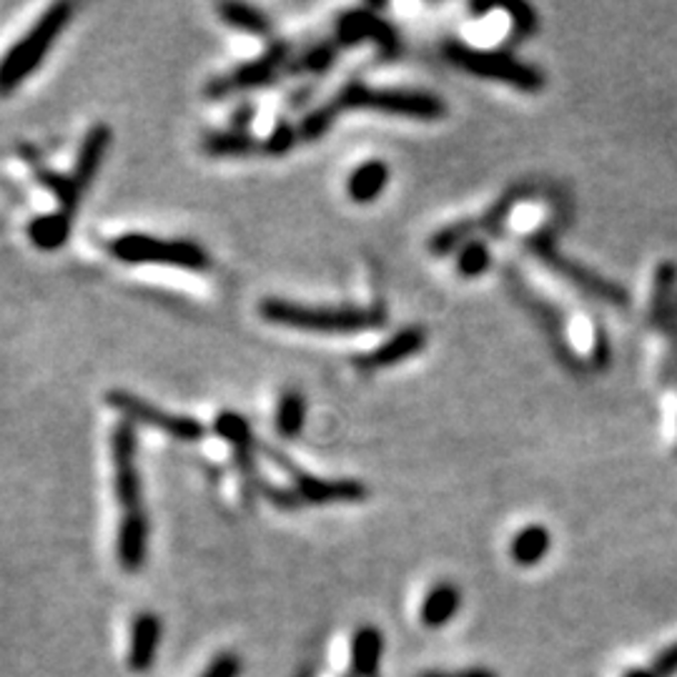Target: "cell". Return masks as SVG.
Wrapping results in <instances>:
<instances>
[{
	"label": "cell",
	"instance_id": "d6986e66",
	"mask_svg": "<svg viewBox=\"0 0 677 677\" xmlns=\"http://www.w3.org/2000/svg\"><path fill=\"white\" fill-rule=\"evenodd\" d=\"M221 16L226 23L239 28V31H247V33H267L269 31V21L257 11V8L226 3V6H221Z\"/></svg>",
	"mask_w": 677,
	"mask_h": 677
},
{
	"label": "cell",
	"instance_id": "f546056e",
	"mask_svg": "<svg viewBox=\"0 0 677 677\" xmlns=\"http://www.w3.org/2000/svg\"><path fill=\"white\" fill-rule=\"evenodd\" d=\"M625 677H657L653 670H630Z\"/></svg>",
	"mask_w": 677,
	"mask_h": 677
},
{
	"label": "cell",
	"instance_id": "d4e9b609",
	"mask_svg": "<svg viewBox=\"0 0 677 677\" xmlns=\"http://www.w3.org/2000/svg\"><path fill=\"white\" fill-rule=\"evenodd\" d=\"M650 670L657 677H673V675H677V643L670 645V647H665V650L655 657Z\"/></svg>",
	"mask_w": 677,
	"mask_h": 677
},
{
	"label": "cell",
	"instance_id": "e0dca14e",
	"mask_svg": "<svg viewBox=\"0 0 677 677\" xmlns=\"http://www.w3.org/2000/svg\"><path fill=\"white\" fill-rule=\"evenodd\" d=\"M387 166L379 163V161H371V163H365L361 169L355 171V176L349 179V193L351 199L359 201V203H367L375 199V196L385 189L387 183Z\"/></svg>",
	"mask_w": 677,
	"mask_h": 677
},
{
	"label": "cell",
	"instance_id": "4fadbf2b",
	"mask_svg": "<svg viewBox=\"0 0 677 677\" xmlns=\"http://www.w3.org/2000/svg\"><path fill=\"white\" fill-rule=\"evenodd\" d=\"M459 605H462V595H459L457 587L451 583H439L421 605V625L429 627V630H439V627L451 623V617L459 613Z\"/></svg>",
	"mask_w": 677,
	"mask_h": 677
},
{
	"label": "cell",
	"instance_id": "52a82bcc",
	"mask_svg": "<svg viewBox=\"0 0 677 677\" xmlns=\"http://www.w3.org/2000/svg\"><path fill=\"white\" fill-rule=\"evenodd\" d=\"M269 455L277 459L283 469H289L293 479H297L299 499H309L313 505H329V502H357V499L367 497V487H361L359 482H323V479L299 472V469L293 467L287 457H281L279 451L269 449Z\"/></svg>",
	"mask_w": 677,
	"mask_h": 677
},
{
	"label": "cell",
	"instance_id": "7402d4cb",
	"mask_svg": "<svg viewBox=\"0 0 677 677\" xmlns=\"http://www.w3.org/2000/svg\"><path fill=\"white\" fill-rule=\"evenodd\" d=\"M36 173H38V179H41V183L48 186V189L58 196V201H61V211L71 216L78 203V196H81V189H78L76 181L66 179V176H58L48 169H36Z\"/></svg>",
	"mask_w": 677,
	"mask_h": 677
},
{
	"label": "cell",
	"instance_id": "7a4b0ae2",
	"mask_svg": "<svg viewBox=\"0 0 677 677\" xmlns=\"http://www.w3.org/2000/svg\"><path fill=\"white\" fill-rule=\"evenodd\" d=\"M108 249L116 259L123 263H159V267H176L189 271H203L211 267L209 253L199 243L173 239L163 241L146 233H126V237L113 239Z\"/></svg>",
	"mask_w": 677,
	"mask_h": 677
},
{
	"label": "cell",
	"instance_id": "5b68a950",
	"mask_svg": "<svg viewBox=\"0 0 677 677\" xmlns=\"http://www.w3.org/2000/svg\"><path fill=\"white\" fill-rule=\"evenodd\" d=\"M108 405H111L116 411H121L123 419L153 427L173 439L196 441L203 435V427L193 417L171 415V411L153 407V405H149V401L129 395V391H111V395H108Z\"/></svg>",
	"mask_w": 677,
	"mask_h": 677
},
{
	"label": "cell",
	"instance_id": "ffe728a7",
	"mask_svg": "<svg viewBox=\"0 0 677 677\" xmlns=\"http://www.w3.org/2000/svg\"><path fill=\"white\" fill-rule=\"evenodd\" d=\"M303 425V399L299 391H287L281 397V405L277 411V429L281 437H293L299 435Z\"/></svg>",
	"mask_w": 677,
	"mask_h": 677
},
{
	"label": "cell",
	"instance_id": "30bf717a",
	"mask_svg": "<svg viewBox=\"0 0 677 677\" xmlns=\"http://www.w3.org/2000/svg\"><path fill=\"white\" fill-rule=\"evenodd\" d=\"M116 555L126 573H139L146 555H149V517L121 519L119 542H116Z\"/></svg>",
	"mask_w": 677,
	"mask_h": 677
},
{
	"label": "cell",
	"instance_id": "277c9868",
	"mask_svg": "<svg viewBox=\"0 0 677 677\" xmlns=\"http://www.w3.org/2000/svg\"><path fill=\"white\" fill-rule=\"evenodd\" d=\"M113 451V477H116V497L123 509V519L143 517L141 507V477L139 465H136V431L131 421H121L111 439Z\"/></svg>",
	"mask_w": 677,
	"mask_h": 677
},
{
	"label": "cell",
	"instance_id": "9a60e30c",
	"mask_svg": "<svg viewBox=\"0 0 677 677\" xmlns=\"http://www.w3.org/2000/svg\"><path fill=\"white\" fill-rule=\"evenodd\" d=\"M509 552H512V559L519 567H532L549 552V532L539 525L525 527L522 532L512 539V549H509Z\"/></svg>",
	"mask_w": 677,
	"mask_h": 677
},
{
	"label": "cell",
	"instance_id": "2e32d148",
	"mask_svg": "<svg viewBox=\"0 0 677 677\" xmlns=\"http://www.w3.org/2000/svg\"><path fill=\"white\" fill-rule=\"evenodd\" d=\"M28 231H31V239L38 249L53 251L66 243L68 231H71V216L63 211L51 216H38Z\"/></svg>",
	"mask_w": 677,
	"mask_h": 677
},
{
	"label": "cell",
	"instance_id": "5bb4252c",
	"mask_svg": "<svg viewBox=\"0 0 677 677\" xmlns=\"http://www.w3.org/2000/svg\"><path fill=\"white\" fill-rule=\"evenodd\" d=\"M381 650H385V637L377 627H361L351 643V667L359 677H375Z\"/></svg>",
	"mask_w": 677,
	"mask_h": 677
},
{
	"label": "cell",
	"instance_id": "ba28073f",
	"mask_svg": "<svg viewBox=\"0 0 677 677\" xmlns=\"http://www.w3.org/2000/svg\"><path fill=\"white\" fill-rule=\"evenodd\" d=\"M281 61H283V48H273L271 53L261 56L259 61L241 66L231 76L213 81L209 86V93L211 96H226V93H233V91H251V88L267 86V83L273 81V76L279 73Z\"/></svg>",
	"mask_w": 677,
	"mask_h": 677
},
{
	"label": "cell",
	"instance_id": "44dd1931",
	"mask_svg": "<svg viewBox=\"0 0 677 677\" xmlns=\"http://www.w3.org/2000/svg\"><path fill=\"white\" fill-rule=\"evenodd\" d=\"M203 149L213 156H241V153H251L253 149H257V143H253V139H249L247 133L229 131V133L209 136L203 143Z\"/></svg>",
	"mask_w": 677,
	"mask_h": 677
},
{
	"label": "cell",
	"instance_id": "484cf974",
	"mask_svg": "<svg viewBox=\"0 0 677 677\" xmlns=\"http://www.w3.org/2000/svg\"><path fill=\"white\" fill-rule=\"evenodd\" d=\"M293 146V131L289 129L287 123H281V126H277V131L271 133V139L267 141V151L269 153H283V151H289Z\"/></svg>",
	"mask_w": 677,
	"mask_h": 677
},
{
	"label": "cell",
	"instance_id": "8fae6325",
	"mask_svg": "<svg viewBox=\"0 0 677 677\" xmlns=\"http://www.w3.org/2000/svg\"><path fill=\"white\" fill-rule=\"evenodd\" d=\"M161 640V620L151 613L136 617L131 630V650H129V667L133 673H146L153 665L156 650Z\"/></svg>",
	"mask_w": 677,
	"mask_h": 677
},
{
	"label": "cell",
	"instance_id": "7c38bea8",
	"mask_svg": "<svg viewBox=\"0 0 677 677\" xmlns=\"http://www.w3.org/2000/svg\"><path fill=\"white\" fill-rule=\"evenodd\" d=\"M108 143H111V129L103 123L93 126L91 131H88L86 141L81 146V153H78V161H76V171L71 179L76 181L78 189H86L88 183H91V179L98 171V166H101L103 156L108 151Z\"/></svg>",
	"mask_w": 677,
	"mask_h": 677
},
{
	"label": "cell",
	"instance_id": "4316f807",
	"mask_svg": "<svg viewBox=\"0 0 677 677\" xmlns=\"http://www.w3.org/2000/svg\"><path fill=\"white\" fill-rule=\"evenodd\" d=\"M333 51L327 46L317 48V51H311L307 58H303V68H309V71H323L331 63Z\"/></svg>",
	"mask_w": 677,
	"mask_h": 677
},
{
	"label": "cell",
	"instance_id": "3957f363",
	"mask_svg": "<svg viewBox=\"0 0 677 677\" xmlns=\"http://www.w3.org/2000/svg\"><path fill=\"white\" fill-rule=\"evenodd\" d=\"M261 317L281 327L303 329V331H359L377 323L375 317L357 309H313L299 303L269 299L261 303Z\"/></svg>",
	"mask_w": 677,
	"mask_h": 677
},
{
	"label": "cell",
	"instance_id": "f1b7e54d",
	"mask_svg": "<svg viewBox=\"0 0 677 677\" xmlns=\"http://www.w3.org/2000/svg\"><path fill=\"white\" fill-rule=\"evenodd\" d=\"M419 677H497L492 670H482V667H472V670H457V673H425Z\"/></svg>",
	"mask_w": 677,
	"mask_h": 677
},
{
	"label": "cell",
	"instance_id": "9c48e42d",
	"mask_svg": "<svg viewBox=\"0 0 677 677\" xmlns=\"http://www.w3.org/2000/svg\"><path fill=\"white\" fill-rule=\"evenodd\" d=\"M459 63L472 68L475 73L479 76H495L502 78L507 83H515L519 88H539V76L535 71H529V68L519 66L515 61H505L502 56H492V53H477V51H455Z\"/></svg>",
	"mask_w": 677,
	"mask_h": 677
},
{
	"label": "cell",
	"instance_id": "ac0fdd59",
	"mask_svg": "<svg viewBox=\"0 0 677 677\" xmlns=\"http://www.w3.org/2000/svg\"><path fill=\"white\" fill-rule=\"evenodd\" d=\"M421 347V337L417 331H405L399 333L395 341H389L387 347L377 349L375 355H371L367 361H361L365 367H385V365H395L397 359L411 355V351H417Z\"/></svg>",
	"mask_w": 677,
	"mask_h": 677
},
{
	"label": "cell",
	"instance_id": "cb8c5ba5",
	"mask_svg": "<svg viewBox=\"0 0 677 677\" xmlns=\"http://www.w3.org/2000/svg\"><path fill=\"white\" fill-rule=\"evenodd\" d=\"M241 673V660L237 655L223 653L216 657V660L209 665V670H206L201 677H239Z\"/></svg>",
	"mask_w": 677,
	"mask_h": 677
},
{
	"label": "cell",
	"instance_id": "6da1fadb",
	"mask_svg": "<svg viewBox=\"0 0 677 677\" xmlns=\"http://www.w3.org/2000/svg\"><path fill=\"white\" fill-rule=\"evenodd\" d=\"M73 6L58 3L53 8H48V13H43L41 21H38L31 33H28L21 43H16L11 48V53L3 58L0 63V96L16 91L28 76H31L38 66H41L43 56L51 51V46L56 43V38L61 36L63 28L71 21Z\"/></svg>",
	"mask_w": 677,
	"mask_h": 677
},
{
	"label": "cell",
	"instance_id": "603a6c76",
	"mask_svg": "<svg viewBox=\"0 0 677 677\" xmlns=\"http://www.w3.org/2000/svg\"><path fill=\"white\" fill-rule=\"evenodd\" d=\"M509 28H512V18H509V13L492 11L489 16L479 18V23L469 26V38H475L477 43H489L509 33Z\"/></svg>",
	"mask_w": 677,
	"mask_h": 677
},
{
	"label": "cell",
	"instance_id": "83f0119b",
	"mask_svg": "<svg viewBox=\"0 0 677 677\" xmlns=\"http://www.w3.org/2000/svg\"><path fill=\"white\" fill-rule=\"evenodd\" d=\"M485 253H482V249L479 247H469L467 249V253L462 257V261H459V267H462V271L465 273H477V271H482L485 269Z\"/></svg>",
	"mask_w": 677,
	"mask_h": 677
},
{
	"label": "cell",
	"instance_id": "8992f818",
	"mask_svg": "<svg viewBox=\"0 0 677 677\" xmlns=\"http://www.w3.org/2000/svg\"><path fill=\"white\" fill-rule=\"evenodd\" d=\"M333 108H379V111H395V113H415V116H431L439 113V106L431 103V98L421 96H407V93H387V91H369V88L351 86L347 88Z\"/></svg>",
	"mask_w": 677,
	"mask_h": 677
}]
</instances>
